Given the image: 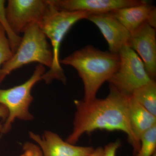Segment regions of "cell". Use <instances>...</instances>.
Listing matches in <instances>:
<instances>
[{
	"instance_id": "1",
	"label": "cell",
	"mask_w": 156,
	"mask_h": 156,
	"mask_svg": "<svg viewBox=\"0 0 156 156\" xmlns=\"http://www.w3.org/2000/svg\"><path fill=\"white\" fill-rule=\"evenodd\" d=\"M130 96L122 94L110 84V92L104 98H95L89 101L75 100L76 112L73 128L66 141L74 144L85 133L97 129L119 131L128 136L134 156L139 147L136 144L129 123L128 102Z\"/></svg>"
},
{
	"instance_id": "2",
	"label": "cell",
	"mask_w": 156,
	"mask_h": 156,
	"mask_svg": "<svg viewBox=\"0 0 156 156\" xmlns=\"http://www.w3.org/2000/svg\"><path fill=\"white\" fill-rule=\"evenodd\" d=\"M77 72L84 86V101L96 98L101 86L118 70L120 59L118 53L102 51L88 45L60 60Z\"/></svg>"
},
{
	"instance_id": "3",
	"label": "cell",
	"mask_w": 156,
	"mask_h": 156,
	"mask_svg": "<svg viewBox=\"0 0 156 156\" xmlns=\"http://www.w3.org/2000/svg\"><path fill=\"white\" fill-rule=\"evenodd\" d=\"M50 6L48 12L39 25L52 48L53 62L50 69L46 72L42 80L50 84L57 80L65 84L67 79L62 67L59 51L62 42L71 28L78 21L87 19L90 13L86 11H67L58 10L49 0Z\"/></svg>"
},
{
	"instance_id": "4",
	"label": "cell",
	"mask_w": 156,
	"mask_h": 156,
	"mask_svg": "<svg viewBox=\"0 0 156 156\" xmlns=\"http://www.w3.org/2000/svg\"><path fill=\"white\" fill-rule=\"evenodd\" d=\"M11 58L0 68V85L13 71L31 62H36L49 68L53 62L52 49L47 37L37 24L30 26Z\"/></svg>"
},
{
	"instance_id": "5",
	"label": "cell",
	"mask_w": 156,
	"mask_h": 156,
	"mask_svg": "<svg viewBox=\"0 0 156 156\" xmlns=\"http://www.w3.org/2000/svg\"><path fill=\"white\" fill-rule=\"evenodd\" d=\"M46 72L45 66L39 64L36 67L31 76L23 83L8 89H0V105L5 107L8 117L0 124V133H8L16 119L31 121L34 116L29 112V107L33 100L31 90L34 85L42 80Z\"/></svg>"
},
{
	"instance_id": "6",
	"label": "cell",
	"mask_w": 156,
	"mask_h": 156,
	"mask_svg": "<svg viewBox=\"0 0 156 156\" xmlns=\"http://www.w3.org/2000/svg\"><path fill=\"white\" fill-rule=\"evenodd\" d=\"M118 70L108 82L124 95L131 96L134 90L152 80L138 54L128 46L119 51Z\"/></svg>"
},
{
	"instance_id": "7",
	"label": "cell",
	"mask_w": 156,
	"mask_h": 156,
	"mask_svg": "<svg viewBox=\"0 0 156 156\" xmlns=\"http://www.w3.org/2000/svg\"><path fill=\"white\" fill-rule=\"evenodd\" d=\"M50 6L49 0H9L6 15L12 32L19 36L32 24L40 25Z\"/></svg>"
},
{
	"instance_id": "8",
	"label": "cell",
	"mask_w": 156,
	"mask_h": 156,
	"mask_svg": "<svg viewBox=\"0 0 156 156\" xmlns=\"http://www.w3.org/2000/svg\"><path fill=\"white\" fill-rule=\"evenodd\" d=\"M128 47L139 54L148 75L152 80L156 76V29L147 22L131 34Z\"/></svg>"
},
{
	"instance_id": "9",
	"label": "cell",
	"mask_w": 156,
	"mask_h": 156,
	"mask_svg": "<svg viewBox=\"0 0 156 156\" xmlns=\"http://www.w3.org/2000/svg\"><path fill=\"white\" fill-rule=\"evenodd\" d=\"M58 10L86 11L90 14H102L122 8L140 5L141 0H50Z\"/></svg>"
},
{
	"instance_id": "10",
	"label": "cell",
	"mask_w": 156,
	"mask_h": 156,
	"mask_svg": "<svg viewBox=\"0 0 156 156\" xmlns=\"http://www.w3.org/2000/svg\"><path fill=\"white\" fill-rule=\"evenodd\" d=\"M29 134L30 138L38 144L43 156H89L95 150L92 147L70 144L51 131H45L42 137L31 131Z\"/></svg>"
},
{
	"instance_id": "11",
	"label": "cell",
	"mask_w": 156,
	"mask_h": 156,
	"mask_svg": "<svg viewBox=\"0 0 156 156\" xmlns=\"http://www.w3.org/2000/svg\"><path fill=\"white\" fill-rule=\"evenodd\" d=\"M87 19L99 29L108 44L110 52L118 53L122 48L128 46L131 33L109 13L90 14Z\"/></svg>"
},
{
	"instance_id": "12",
	"label": "cell",
	"mask_w": 156,
	"mask_h": 156,
	"mask_svg": "<svg viewBox=\"0 0 156 156\" xmlns=\"http://www.w3.org/2000/svg\"><path fill=\"white\" fill-rule=\"evenodd\" d=\"M108 13L121 23L131 34L146 22L156 29V7L147 1L140 5L122 8Z\"/></svg>"
},
{
	"instance_id": "13",
	"label": "cell",
	"mask_w": 156,
	"mask_h": 156,
	"mask_svg": "<svg viewBox=\"0 0 156 156\" xmlns=\"http://www.w3.org/2000/svg\"><path fill=\"white\" fill-rule=\"evenodd\" d=\"M128 115L131 130L140 149V137L156 125V116L136 102L131 95L128 102Z\"/></svg>"
},
{
	"instance_id": "14",
	"label": "cell",
	"mask_w": 156,
	"mask_h": 156,
	"mask_svg": "<svg viewBox=\"0 0 156 156\" xmlns=\"http://www.w3.org/2000/svg\"><path fill=\"white\" fill-rule=\"evenodd\" d=\"M136 102L156 116V83L152 81L134 90L131 95Z\"/></svg>"
},
{
	"instance_id": "15",
	"label": "cell",
	"mask_w": 156,
	"mask_h": 156,
	"mask_svg": "<svg viewBox=\"0 0 156 156\" xmlns=\"http://www.w3.org/2000/svg\"><path fill=\"white\" fill-rule=\"evenodd\" d=\"M140 142L139 151L135 156H153L156 152V125L141 135Z\"/></svg>"
},
{
	"instance_id": "16",
	"label": "cell",
	"mask_w": 156,
	"mask_h": 156,
	"mask_svg": "<svg viewBox=\"0 0 156 156\" xmlns=\"http://www.w3.org/2000/svg\"><path fill=\"white\" fill-rule=\"evenodd\" d=\"M5 3V1L0 0V23L2 26L5 32L8 34V38L12 51L14 53L21 41V37L14 34L9 27L6 17Z\"/></svg>"
},
{
	"instance_id": "17",
	"label": "cell",
	"mask_w": 156,
	"mask_h": 156,
	"mask_svg": "<svg viewBox=\"0 0 156 156\" xmlns=\"http://www.w3.org/2000/svg\"><path fill=\"white\" fill-rule=\"evenodd\" d=\"M13 52L5 30L0 33V68L11 58Z\"/></svg>"
},
{
	"instance_id": "18",
	"label": "cell",
	"mask_w": 156,
	"mask_h": 156,
	"mask_svg": "<svg viewBox=\"0 0 156 156\" xmlns=\"http://www.w3.org/2000/svg\"><path fill=\"white\" fill-rule=\"evenodd\" d=\"M24 152L20 156H43V153L38 146L27 142L23 146Z\"/></svg>"
},
{
	"instance_id": "19",
	"label": "cell",
	"mask_w": 156,
	"mask_h": 156,
	"mask_svg": "<svg viewBox=\"0 0 156 156\" xmlns=\"http://www.w3.org/2000/svg\"><path fill=\"white\" fill-rule=\"evenodd\" d=\"M121 145L119 140L109 143L105 147L102 156H116L117 150Z\"/></svg>"
},
{
	"instance_id": "20",
	"label": "cell",
	"mask_w": 156,
	"mask_h": 156,
	"mask_svg": "<svg viewBox=\"0 0 156 156\" xmlns=\"http://www.w3.org/2000/svg\"><path fill=\"white\" fill-rule=\"evenodd\" d=\"M8 114L9 112L5 107L2 105H0V118L5 120L8 117Z\"/></svg>"
},
{
	"instance_id": "21",
	"label": "cell",
	"mask_w": 156,
	"mask_h": 156,
	"mask_svg": "<svg viewBox=\"0 0 156 156\" xmlns=\"http://www.w3.org/2000/svg\"><path fill=\"white\" fill-rule=\"evenodd\" d=\"M103 151V148L98 147L95 149L94 152L89 156H102Z\"/></svg>"
},
{
	"instance_id": "22",
	"label": "cell",
	"mask_w": 156,
	"mask_h": 156,
	"mask_svg": "<svg viewBox=\"0 0 156 156\" xmlns=\"http://www.w3.org/2000/svg\"><path fill=\"white\" fill-rule=\"evenodd\" d=\"M4 30L5 29H4V28H3L2 26V24H1V23H0V33H1V32H2L3 30Z\"/></svg>"
},
{
	"instance_id": "23",
	"label": "cell",
	"mask_w": 156,
	"mask_h": 156,
	"mask_svg": "<svg viewBox=\"0 0 156 156\" xmlns=\"http://www.w3.org/2000/svg\"><path fill=\"white\" fill-rule=\"evenodd\" d=\"M153 156H156V153H155L153 155Z\"/></svg>"
}]
</instances>
